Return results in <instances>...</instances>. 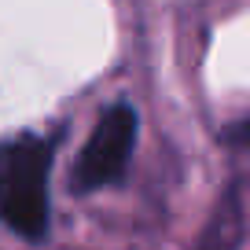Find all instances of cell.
Returning <instances> with one entry per match:
<instances>
[{"label":"cell","instance_id":"cell-2","mask_svg":"<svg viewBox=\"0 0 250 250\" xmlns=\"http://www.w3.org/2000/svg\"><path fill=\"white\" fill-rule=\"evenodd\" d=\"M133 147H136V110L129 103H114L100 114L78 158V169H74L78 191H96V188L114 184L129 166Z\"/></svg>","mask_w":250,"mask_h":250},{"label":"cell","instance_id":"cell-3","mask_svg":"<svg viewBox=\"0 0 250 250\" xmlns=\"http://www.w3.org/2000/svg\"><path fill=\"white\" fill-rule=\"evenodd\" d=\"M243 239H247V188L235 177L217 199L206 228L199 232L195 250H243Z\"/></svg>","mask_w":250,"mask_h":250},{"label":"cell","instance_id":"cell-1","mask_svg":"<svg viewBox=\"0 0 250 250\" xmlns=\"http://www.w3.org/2000/svg\"><path fill=\"white\" fill-rule=\"evenodd\" d=\"M48 169H52L48 140L26 136L0 147V217L26 239L48 235Z\"/></svg>","mask_w":250,"mask_h":250}]
</instances>
